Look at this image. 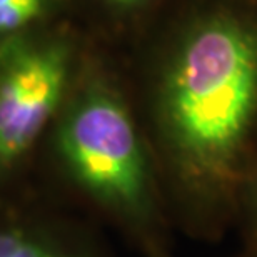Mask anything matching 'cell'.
I'll list each match as a JSON object with an SVG mask.
<instances>
[{"label": "cell", "instance_id": "cell-6", "mask_svg": "<svg viewBox=\"0 0 257 257\" xmlns=\"http://www.w3.org/2000/svg\"><path fill=\"white\" fill-rule=\"evenodd\" d=\"M232 229L239 232L240 245L257 255V157L240 182Z\"/></svg>", "mask_w": 257, "mask_h": 257}, {"label": "cell", "instance_id": "cell-7", "mask_svg": "<svg viewBox=\"0 0 257 257\" xmlns=\"http://www.w3.org/2000/svg\"><path fill=\"white\" fill-rule=\"evenodd\" d=\"M164 0H100L104 9L112 17L119 20H131L156 9Z\"/></svg>", "mask_w": 257, "mask_h": 257}, {"label": "cell", "instance_id": "cell-2", "mask_svg": "<svg viewBox=\"0 0 257 257\" xmlns=\"http://www.w3.org/2000/svg\"><path fill=\"white\" fill-rule=\"evenodd\" d=\"M64 181L142 257L172 252L176 232L136 102L104 70L75 79L47 134Z\"/></svg>", "mask_w": 257, "mask_h": 257}, {"label": "cell", "instance_id": "cell-8", "mask_svg": "<svg viewBox=\"0 0 257 257\" xmlns=\"http://www.w3.org/2000/svg\"><path fill=\"white\" fill-rule=\"evenodd\" d=\"M157 257H176L172 252H167V254H162V255H157ZM229 257H257L254 252H250L249 249H245V247H242L240 245V249L237 250L235 254H232V255H229Z\"/></svg>", "mask_w": 257, "mask_h": 257}, {"label": "cell", "instance_id": "cell-5", "mask_svg": "<svg viewBox=\"0 0 257 257\" xmlns=\"http://www.w3.org/2000/svg\"><path fill=\"white\" fill-rule=\"evenodd\" d=\"M62 0H0V42L49 25Z\"/></svg>", "mask_w": 257, "mask_h": 257}, {"label": "cell", "instance_id": "cell-3", "mask_svg": "<svg viewBox=\"0 0 257 257\" xmlns=\"http://www.w3.org/2000/svg\"><path fill=\"white\" fill-rule=\"evenodd\" d=\"M75 40L50 25L0 42V197L22 172L77 79Z\"/></svg>", "mask_w": 257, "mask_h": 257}, {"label": "cell", "instance_id": "cell-4", "mask_svg": "<svg viewBox=\"0 0 257 257\" xmlns=\"http://www.w3.org/2000/svg\"><path fill=\"white\" fill-rule=\"evenodd\" d=\"M0 257H112L90 225L0 197Z\"/></svg>", "mask_w": 257, "mask_h": 257}, {"label": "cell", "instance_id": "cell-1", "mask_svg": "<svg viewBox=\"0 0 257 257\" xmlns=\"http://www.w3.org/2000/svg\"><path fill=\"white\" fill-rule=\"evenodd\" d=\"M136 109L176 232L217 242L257 157V0H186L147 50Z\"/></svg>", "mask_w": 257, "mask_h": 257}]
</instances>
